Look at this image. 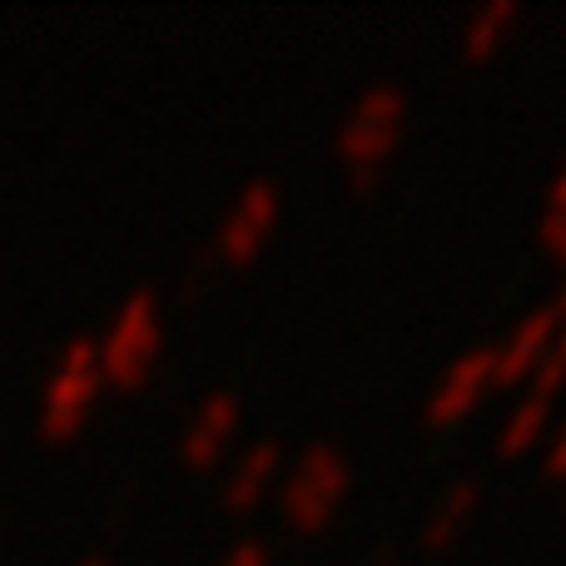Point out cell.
Returning a JSON list of instances; mask_svg holds the SVG:
<instances>
[{
  "label": "cell",
  "instance_id": "cell-1",
  "mask_svg": "<svg viewBox=\"0 0 566 566\" xmlns=\"http://www.w3.org/2000/svg\"><path fill=\"white\" fill-rule=\"evenodd\" d=\"M402 129H408V95L398 85H368L353 109L338 125V159L348 169L353 195H368L382 185V169H388L392 149L402 145Z\"/></svg>",
  "mask_w": 566,
  "mask_h": 566
},
{
  "label": "cell",
  "instance_id": "cell-2",
  "mask_svg": "<svg viewBox=\"0 0 566 566\" xmlns=\"http://www.w3.org/2000/svg\"><path fill=\"white\" fill-rule=\"evenodd\" d=\"M95 353L105 388H145L155 378L159 358H165V313H159L155 293H129L109 318L105 338H95Z\"/></svg>",
  "mask_w": 566,
  "mask_h": 566
},
{
  "label": "cell",
  "instance_id": "cell-3",
  "mask_svg": "<svg viewBox=\"0 0 566 566\" xmlns=\"http://www.w3.org/2000/svg\"><path fill=\"white\" fill-rule=\"evenodd\" d=\"M99 398H105V373H99L95 338H70L60 348L55 368L45 373L40 388V438L45 442H70L85 432L95 418Z\"/></svg>",
  "mask_w": 566,
  "mask_h": 566
},
{
  "label": "cell",
  "instance_id": "cell-4",
  "mask_svg": "<svg viewBox=\"0 0 566 566\" xmlns=\"http://www.w3.org/2000/svg\"><path fill=\"white\" fill-rule=\"evenodd\" d=\"M353 488V472H348V458L328 442H313L303 448L298 458L283 468L279 478V512L293 532H323L333 522V512L343 507Z\"/></svg>",
  "mask_w": 566,
  "mask_h": 566
},
{
  "label": "cell",
  "instance_id": "cell-5",
  "mask_svg": "<svg viewBox=\"0 0 566 566\" xmlns=\"http://www.w3.org/2000/svg\"><path fill=\"white\" fill-rule=\"evenodd\" d=\"M279 209H283V199H279L274 185H264V179L249 185L214 229V259L219 264H229V269L254 264V259L264 254V244L274 239V229H279Z\"/></svg>",
  "mask_w": 566,
  "mask_h": 566
},
{
  "label": "cell",
  "instance_id": "cell-6",
  "mask_svg": "<svg viewBox=\"0 0 566 566\" xmlns=\"http://www.w3.org/2000/svg\"><path fill=\"white\" fill-rule=\"evenodd\" d=\"M492 388H497V382H492V348H472L442 368V378L432 382L428 402H422V418H428L432 428L462 422Z\"/></svg>",
  "mask_w": 566,
  "mask_h": 566
},
{
  "label": "cell",
  "instance_id": "cell-7",
  "mask_svg": "<svg viewBox=\"0 0 566 566\" xmlns=\"http://www.w3.org/2000/svg\"><path fill=\"white\" fill-rule=\"evenodd\" d=\"M239 422H244V408H239L234 392H209L195 408V418L185 422V432H179V458H185V468H195V472L219 468L224 452L234 448V438H239Z\"/></svg>",
  "mask_w": 566,
  "mask_h": 566
},
{
  "label": "cell",
  "instance_id": "cell-8",
  "mask_svg": "<svg viewBox=\"0 0 566 566\" xmlns=\"http://www.w3.org/2000/svg\"><path fill=\"white\" fill-rule=\"evenodd\" d=\"M552 338H557V313L552 308L527 313V318L492 348V382H497V388H522V382H532L537 363L547 358Z\"/></svg>",
  "mask_w": 566,
  "mask_h": 566
},
{
  "label": "cell",
  "instance_id": "cell-9",
  "mask_svg": "<svg viewBox=\"0 0 566 566\" xmlns=\"http://www.w3.org/2000/svg\"><path fill=\"white\" fill-rule=\"evenodd\" d=\"M279 478H283V448L279 442H254V448H244L234 458L219 502H224V512L244 517V512L264 507L269 492H279Z\"/></svg>",
  "mask_w": 566,
  "mask_h": 566
},
{
  "label": "cell",
  "instance_id": "cell-10",
  "mask_svg": "<svg viewBox=\"0 0 566 566\" xmlns=\"http://www.w3.org/2000/svg\"><path fill=\"white\" fill-rule=\"evenodd\" d=\"M478 507H482L478 482H452V488L442 492L438 502H432L428 517H422V547H428V552L458 547L462 532H468L472 517H478Z\"/></svg>",
  "mask_w": 566,
  "mask_h": 566
},
{
  "label": "cell",
  "instance_id": "cell-11",
  "mask_svg": "<svg viewBox=\"0 0 566 566\" xmlns=\"http://www.w3.org/2000/svg\"><path fill=\"white\" fill-rule=\"evenodd\" d=\"M517 20H522L517 0H488V6H478L468 15V25H462V60H492L507 45Z\"/></svg>",
  "mask_w": 566,
  "mask_h": 566
},
{
  "label": "cell",
  "instance_id": "cell-12",
  "mask_svg": "<svg viewBox=\"0 0 566 566\" xmlns=\"http://www.w3.org/2000/svg\"><path fill=\"white\" fill-rule=\"evenodd\" d=\"M547 438H552V402L537 398V392H527V398H517L512 412L502 418L497 452L502 458H522V452H537Z\"/></svg>",
  "mask_w": 566,
  "mask_h": 566
},
{
  "label": "cell",
  "instance_id": "cell-13",
  "mask_svg": "<svg viewBox=\"0 0 566 566\" xmlns=\"http://www.w3.org/2000/svg\"><path fill=\"white\" fill-rule=\"evenodd\" d=\"M532 392H537V398H547V402H557L566 392V328H562V323H557V338H552L547 358H542L537 373H532Z\"/></svg>",
  "mask_w": 566,
  "mask_h": 566
},
{
  "label": "cell",
  "instance_id": "cell-14",
  "mask_svg": "<svg viewBox=\"0 0 566 566\" xmlns=\"http://www.w3.org/2000/svg\"><path fill=\"white\" fill-rule=\"evenodd\" d=\"M537 239L552 259L566 264V205H547V214H542V224H537Z\"/></svg>",
  "mask_w": 566,
  "mask_h": 566
},
{
  "label": "cell",
  "instance_id": "cell-15",
  "mask_svg": "<svg viewBox=\"0 0 566 566\" xmlns=\"http://www.w3.org/2000/svg\"><path fill=\"white\" fill-rule=\"evenodd\" d=\"M219 566H269V547L264 542H239V547L229 552Z\"/></svg>",
  "mask_w": 566,
  "mask_h": 566
},
{
  "label": "cell",
  "instance_id": "cell-16",
  "mask_svg": "<svg viewBox=\"0 0 566 566\" xmlns=\"http://www.w3.org/2000/svg\"><path fill=\"white\" fill-rule=\"evenodd\" d=\"M547 472L552 478H566V422L547 438Z\"/></svg>",
  "mask_w": 566,
  "mask_h": 566
},
{
  "label": "cell",
  "instance_id": "cell-17",
  "mask_svg": "<svg viewBox=\"0 0 566 566\" xmlns=\"http://www.w3.org/2000/svg\"><path fill=\"white\" fill-rule=\"evenodd\" d=\"M547 205H566V165L557 169V179H552V189H547Z\"/></svg>",
  "mask_w": 566,
  "mask_h": 566
},
{
  "label": "cell",
  "instance_id": "cell-18",
  "mask_svg": "<svg viewBox=\"0 0 566 566\" xmlns=\"http://www.w3.org/2000/svg\"><path fill=\"white\" fill-rule=\"evenodd\" d=\"M552 313H557V323L566 328V283H562V293H557V303H552Z\"/></svg>",
  "mask_w": 566,
  "mask_h": 566
},
{
  "label": "cell",
  "instance_id": "cell-19",
  "mask_svg": "<svg viewBox=\"0 0 566 566\" xmlns=\"http://www.w3.org/2000/svg\"><path fill=\"white\" fill-rule=\"evenodd\" d=\"M80 566H109V562H95V557H90V562H80Z\"/></svg>",
  "mask_w": 566,
  "mask_h": 566
}]
</instances>
